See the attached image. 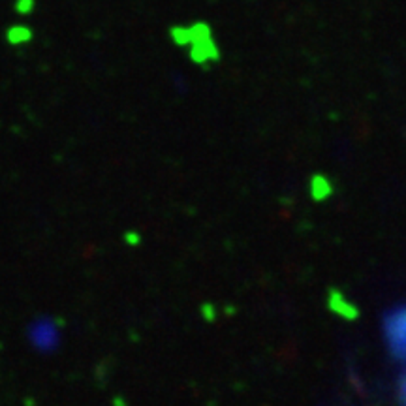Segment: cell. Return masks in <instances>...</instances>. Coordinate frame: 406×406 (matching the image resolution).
<instances>
[{"instance_id":"cell-1","label":"cell","mask_w":406,"mask_h":406,"mask_svg":"<svg viewBox=\"0 0 406 406\" xmlns=\"http://www.w3.org/2000/svg\"><path fill=\"white\" fill-rule=\"evenodd\" d=\"M389 331H391V346H393L395 354L406 359V312L402 316H397L391 321V329Z\"/></svg>"}]
</instances>
